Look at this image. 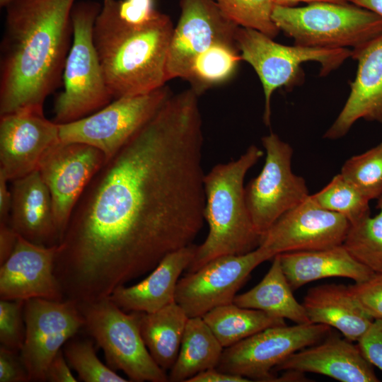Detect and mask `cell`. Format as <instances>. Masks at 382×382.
I'll return each instance as SVG.
<instances>
[{
  "label": "cell",
  "mask_w": 382,
  "mask_h": 382,
  "mask_svg": "<svg viewBox=\"0 0 382 382\" xmlns=\"http://www.w3.org/2000/svg\"><path fill=\"white\" fill-rule=\"evenodd\" d=\"M272 21L295 45L339 49L359 47L382 33V18L349 4L313 3L303 7L275 5Z\"/></svg>",
  "instance_id": "6"
},
{
  "label": "cell",
  "mask_w": 382,
  "mask_h": 382,
  "mask_svg": "<svg viewBox=\"0 0 382 382\" xmlns=\"http://www.w3.org/2000/svg\"><path fill=\"white\" fill-rule=\"evenodd\" d=\"M250 381L245 377L223 372L216 368L203 371L193 377L187 382H246Z\"/></svg>",
  "instance_id": "40"
},
{
  "label": "cell",
  "mask_w": 382,
  "mask_h": 382,
  "mask_svg": "<svg viewBox=\"0 0 382 382\" xmlns=\"http://www.w3.org/2000/svg\"><path fill=\"white\" fill-rule=\"evenodd\" d=\"M105 161L104 154L92 146L61 141L40 160L37 170L50 192L61 240L76 203Z\"/></svg>",
  "instance_id": "14"
},
{
  "label": "cell",
  "mask_w": 382,
  "mask_h": 382,
  "mask_svg": "<svg viewBox=\"0 0 382 382\" xmlns=\"http://www.w3.org/2000/svg\"><path fill=\"white\" fill-rule=\"evenodd\" d=\"M172 93L163 86L147 93L114 99L78 120L59 125V139L78 142L112 157L158 110Z\"/></svg>",
  "instance_id": "9"
},
{
  "label": "cell",
  "mask_w": 382,
  "mask_h": 382,
  "mask_svg": "<svg viewBox=\"0 0 382 382\" xmlns=\"http://www.w3.org/2000/svg\"><path fill=\"white\" fill-rule=\"evenodd\" d=\"M311 197L321 207L346 218L350 225L370 215V200L340 173Z\"/></svg>",
  "instance_id": "31"
},
{
  "label": "cell",
  "mask_w": 382,
  "mask_h": 382,
  "mask_svg": "<svg viewBox=\"0 0 382 382\" xmlns=\"http://www.w3.org/2000/svg\"><path fill=\"white\" fill-rule=\"evenodd\" d=\"M100 7L101 4L93 1H79L73 6V36L63 70L64 89L54 103L53 121L57 124L85 117L113 100L93 40Z\"/></svg>",
  "instance_id": "5"
},
{
  "label": "cell",
  "mask_w": 382,
  "mask_h": 382,
  "mask_svg": "<svg viewBox=\"0 0 382 382\" xmlns=\"http://www.w3.org/2000/svg\"><path fill=\"white\" fill-rule=\"evenodd\" d=\"M282 270L292 290L329 277L364 282L374 272L359 262L342 245L318 250L278 254Z\"/></svg>",
  "instance_id": "24"
},
{
  "label": "cell",
  "mask_w": 382,
  "mask_h": 382,
  "mask_svg": "<svg viewBox=\"0 0 382 382\" xmlns=\"http://www.w3.org/2000/svg\"><path fill=\"white\" fill-rule=\"evenodd\" d=\"M11 0H0V6L5 7Z\"/></svg>",
  "instance_id": "45"
},
{
  "label": "cell",
  "mask_w": 382,
  "mask_h": 382,
  "mask_svg": "<svg viewBox=\"0 0 382 382\" xmlns=\"http://www.w3.org/2000/svg\"><path fill=\"white\" fill-rule=\"evenodd\" d=\"M312 323L338 330L351 342H357L374 319L355 299L349 286L327 284L311 288L302 303Z\"/></svg>",
  "instance_id": "23"
},
{
  "label": "cell",
  "mask_w": 382,
  "mask_h": 382,
  "mask_svg": "<svg viewBox=\"0 0 382 382\" xmlns=\"http://www.w3.org/2000/svg\"><path fill=\"white\" fill-rule=\"evenodd\" d=\"M370 201L382 195V142L348 158L340 173Z\"/></svg>",
  "instance_id": "32"
},
{
  "label": "cell",
  "mask_w": 382,
  "mask_h": 382,
  "mask_svg": "<svg viewBox=\"0 0 382 382\" xmlns=\"http://www.w3.org/2000/svg\"><path fill=\"white\" fill-rule=\"evenodd\" d=\"M377 201L378 214L350 225L343 243L353 257L374 273L382 272V195Z\"/></svg>",
  "instance_id": "30"
},
{
  "label": "cell",
  "mask_w": 382,
  "mask_h": 382,
  "mask_svg": "<svg viewBox=\"0 0 382 382\" xmlns=\"http://www.w3.org/2000/svg\"><path fill=\"white\" fill-rule=\"evenodd\" d=\"M330 332L328 325L311 323L269 328L224 348L216 369L249 380L276 381L272 369Z\"/></svg>",
  "instance_id": "10"
},
{
  "label": "cell",
  "mask_w": 382,
  "mask_h": 382,
  "mask_svg": "<svg viewBox=\"0 0 382 382\" xmlns=\"http://www.w3.org/2000/svg\"><path fill=\"white\" fill-rule=\"evenodd\" d=\"M18 352L0 347V382L30 381Z\"/></svg>",
  "instance_id": "38"
},
{
  "label": "cell",
  "mask_w": 382,
  "mask_h": 382,
  "mask_svg": "<svg viewBox=\"0 0 382 382\" xmlns=\"http://www.w3.org/2000/svg\"><path fill=\"white\" fill-rule=\"evenodd\" d=\"M78 305L83 328L102 349L110 369L122 371L130 381H168L166 371L156 364L144 342L142 312L125 311L109 297Z\"/></svg>",
  "instance_id": "7"
},
{
  "label": "cell",
  "mask_w": 382,
  "mask_h": 382,
  "mask_svg": "<svg viewBox=\"0 0 382 382\" xmlns=\"http://www.w3.org/2000/svg\"><path fill=\"white\" fill-rule=\"evenodd\" d=\"M173 29L170 17L157 10L140 18L122 0H103L94 22L93 40L113 99L165 86Z\"/></svg>",
  "instance_id": "3"
},
{
  "label": "cell",
  "mask_w": 382,
  "mask_h": 382,
  "mask_svg": "<svg viewBox=\"0 0 382 382\" xmlns=\"http://www.w3.org/2000/svg\"><path fill=\"white\" fill-rule=\"evenodd\" d=\"M25 335L20 357L29 381H46L48 365L62 347L84 327L78 303L70 299L25 301Z\"/></svg>",
  "instance_id": "13"
},
{
  "label": "cell",
  "mask_w": 382,
  "mask_h": 382,
  "mask_svg": "<svg viewBox=\"0 0 382 382\" xmlns=\"http://www.w3.org/2000/svg\"><path fill=\"white\" fill-rule=\"evenodd\" d=\"M189 317L175 301L152 313H141L140 330L156 364L164 371L174 365Z\"/></svg>",
  "instance_id": "26"
},
{
  "label": "cell",
  "mask_w": 382,
  "mask_h": 382,
  "mask_svg": "<svg viewBox=\"0 0 382 382\" xmlns=\"http://www.w3.org/2000/svg\"><path fill=\"white\" fill-rule=\"evenodd\" d=\"M357 345L366 360L382 371V319L374 320Z\"/></svg>",
  "instance_id": "37"
},
{
  "label": "cell",
  "mask_w": 382,
  "mask_h": 382,
  "mask_svg": "<svg viewBox=\"0 0 382 382\" xmlns=\"http://www.w3.org/2000/svg\"><path fill=\"white\" fill-rule=\"evenodd\" d=\"M347 1L367 9L382 18V0H347Z\"/></svg>",
  "instance_id": "43"
},
{
  "label": "cell",
  "mask_w": 382,
  "mask_h": 382,
  "mask_svg": "<svg viewBox=\"0 0 382 382\" xmlns=\"http://www.w3.org/2000/svg\"><path fill=\"white\" fill-rule=\"evenodd\" d=\"M24 304L22 300L0 301L1 345L20 352L25 339Z\"/></svg>",
  "instance_id": "35"
},
{
  "label": "cell",
  "mask_w": 382,
  "mask_h": 382,
  "mask_svg": "<svg viewBox=\"0 0 382 382\" xmlns=\"http://www.w3.org/2000/svg\"><path fill=\"white\" fill-rule=\"evenodd\" d=\"M263 154L251 145L236 160L217 164L204 175V219L209 233L203 243L197 245L188 272L217 257L245 254L259 247L260 235L248 209L244 179Z\"/></svg>",
  "instance_id": "4"
},
{
  "label": "cell",
  "mask_w": 382,
  "mask_h": 382,
  "mask_svg": "<svg viewBox=\"0 0 382 382\" xmlns=\"http://www.w3.org/2000/svg\"><path fill=\"white\" fill-rule=\"evenodd\" d=\"M274 4L283 6H291L298 2L306 3H332L338 4H348L347 0H274Z\"/></svg>",
  "instance_id": "44"
},
{
  "label": "cell",
  "mask_w": 382,
  "mask_h": 382,
  "mask_svg": "<svg viewBox=\"0 0 382 382\" xmlns=\"http://www.w3.org/2000/svg\"><path fill=\"white\" fill-rule=\"evenodd\" d=\"M223 14L239 27L258 30L272 38L279 33L272 21L274 0H214Z\"/></svg>",
  "instance_id": "33"
},
{
  "label": "cell",
  "mask_w": 382,
  "mask_h": 382,
  "mask_svg": "<svg viewBox=\"0 0 382 382\" xmlns=\"http://www.w3.org/2000/svg\"><path fill=\"white\" fill-rule=\"evenodd\" d=\"M59 125L42 109L0 115V175L8 181L37 170L47 150L59 141Z\"/></svg>",
  "instance_id": "17"
},
{
  "label": "cell",
  "mask_w": 382,
  "mask_h": 382,
  "mask_svg": "<svg viewBox=\"0 0 382 382\" xmlns=\"http://www.w3.org/2000/svg\"><path fill=\"white\" fill-rule=\"evenodd\" d=\"M358 61L349 97L339 115L324 134L340 139L359 119L382 123V33L352 50Z\"/></svg>",
  "instance_id": "19"
},
{
  "label": "cell",
  "mask_w": 382,
  "mask_h": 382,
  "mask_svg": "<svg viewBox=\"0 0 382 382\" xmlns=\"http://www.w3.org/2000/svg\"><path fill=\"white\" fill-rule=\"evenodd\" d=\"M9 224L23 238L37 245H59L61 233L50 192L37 170L12 180Z\"/></svg>",
  "instance_id": "21"
},
{
  "label": "cell",
  "mask_w": 382,
  "mask_h": 382,
  "mask_svg": "<svg viewBox=\"0 0 382 382\" xmlns=\"http://www.w3.org/2000/svg\"><path fill=\"white\" fill-rule=\"evenodd\" d=\"M180 6L167 56L168 81L185 80L198 55L212 45L236 42L239 27L223 14L214 0H180Z\"/></svg>",
  "instance_id": "16"
},
{
  "label": "cell",
  "mask_w": 382,
  "mask_h": 382,
  "mask_svg": "<svg viewBox=\"0 0 382 382\" xmlns=\"http://www.w3.org/2000/svg\"><path fill=\"white\" fill-rule=\"evenodd\" d=\"M241 60L236 42L215 43L198 55L185 80L199 96L231 78Z\"/></svg>",
  "instance_id": "29"
},
{
  "label": "cell",
  "mask_w": 382,
  "mask_h": 382,
  "mask_svg": "<svg viewBox=\"0 0 382 382\" xmlns=\"http://www.w3.org/2000/svg\"><path fill=\"white\" fill-rule=\"evenodd\" d=\"M195 244L166 255L139 283L117 287L109 299L127 312H155L175 301L180 276L187 269L195 255Z\"/></svg>",
  "instance_id": "22"
},
{
  "label": "cell",
  "mask_w": 382,
  "mask_h": 382,
  "mask_svg": "<svg viewBox=\"0 0 382 382\" xmlns=\"http://www.w3.org/2000/svg\"><path fill=\"white\" fill-rule=\"evenodd\" d=\"M224 349L202 317L189 318L168 381L187 382L203 371L216 368Z\"/></svg>",
  "instance_id": "27"
},
{
  "label": "cell",
  "mask_w": 382,
  "mask_h": 382,
  "mask_svg": "<svg viewBox=\"0 0 382 382\" xmlns=\"http://www.w3.org/2000/svg\"><path fill=\"white\" fill-rule=\"evenodd\" d=\"M204 137L199 96L171 94L93 177L58 245L65 299L108 298L193 244L204 225Z\"/></svg>",
  "instance_id": "1"
},
{
  "label": "cell",
  "mask_w": 382,
  "mask_h": 382,
  "mask_svg": "<svg viewBox=\"0 0 382 382\" xmlns=\"http://www.w3.org/2000/svg\"><path fill=\"white\" fill-rule=\"evenodd\" d=\"M63 352L69 366L77 373L79 378L82 381H129L98 359L91 340L70 339L66 343Z\"/></svg>",
  "instance_id": "34"
},
{
  "label": "cell",
  "mask_w": 382,
  "mask_h": 382,
  "mask_svg": "<svg viewBox=\"0 0 382 382\" xmlns=\"http://www.w3.org/2000/svg\"><path fill=\"white\" fill-rule=\"evenodd\" d=\"M70 366L61 349L47 366L45 380L50 382H76L77 378L72 374Z\"/></svg>",
  "instance_id": "39"
},
{
  "label": "cell",
  "mask_w": 382,
  "mask_h": 382,
  "mask_svg": "<svg viewBox=\"0 0 382 382\" xmlns=\"http://www.w3.org/2000/svg\"><path fill=\"white\" fill-rule=\"evenodd\" d=\"M350 224L318 205L310 195L283 214L260 237L259 246L278 254L342 245Z\"/></svg>",
  "instance_id": "15"
},
{
  "label": "cell",
  "mask_w": 382,
  "mask_h": 382,
  "mask_svg": "<svg viewBox=\"0 0 382 382\" xmlns=\"http://www.w3.org/2000/svg\"><path fill=\"white\" fill-rule=\"evenodd\" d=\"M224 348L265 329L286 325L283 318L234 303L218 306L202 316Z\"/></svg>",
  "instance_id": "28"
},
{
  "label": "cell",
  "mask_w": 382,
  "mask_h": 382,
  "mask_svg": "<svg viewBox=\"0 0 382 382\" xmlns=\"http://www.w3.org/2000/svg\"><path fill=\"white\" fill-rule=\"evenodd\" d=\"M361 308L374 320L382 319V272L349 286Z\"/></svg>",
  "instance_id": "36"
},
{
  "label": "cell",
  "mask_w": 382,
  "mask_h": 382,
  "mask_svg": "<svg viewBox=\"0 0 382 382\" xmlns=\"http://www.w3.org/2000/svg\"><path fill=\"white\" fill-rule=\"evenodd\" d=\"M76 0H11L0 52V115L42 109L58 86L73 36Z\"/></svg>",
  "instance_id": "2"
},
{
  "label": "cell",
  "mask_w": 382,
  "mask_h": 382,
  "mask_svg": "<svg viewBox=\"0 0 382 382\" xmlns=\"http://www.w3.org/2000/svg\"><path fill=\"white\" fill-rule=\"evenodd\" d=\"M58 248V245H37L18 235L13 251L0 265V299H65L54 273Z\"/></svg>",
  "instance_id": "18"
},
{
  "label": "cell",
  "mask_w": 382,
  "mask_h": 382,
  "mask_svg": "<svg viewBox=\"0 0 382 382\" xmlns=\"http://www.w3.org/2000/svg\"><path fill=\"white\" fill-rule=\"evenodd\" d=\"M262 143L266 156L259 175L245 187L248 209L261 236L286 212L309 195L306 180L291 169L292 147L274 133Z\"/></svg>",
  "instance_id": "11"
},
{
  "label": "cell",
  "mask_w": 382,
  "mask_h": 382,
  "mask_svg": "<svg viewBox=\"0 0 382 382\" xmlns=\"http://www.w3.org/2000/svg\"><path fill=\"white\" fill-rule=\"evenodd\" d=\"M274 369L318 374L342 382L379 381L357 345L331 334L292 354Z\"/></svg>",
  "instance_id": "20"
},
{
  "label": "cell",
  "mask_w": 382,
  "mask_h": 382,
  "mask_svg": "<svg viewBox=\"0 0 382 382\" xmlns=\"http://www.w3.org/2000/svg\"><path fill=\"white\" fill-rule=\"evenodd\" d=\"M7 182L8 180L0 175V224L9 222L12 196Z\"/></svg>",
  "instance_id": "42"
},
{
  "label": "cell",
  "mask_w": 382,
  "mask_h": 382,
  "mask_svg": "<svg viewBox=\"0 0 382 382\" xmlns=\"http://www.w3.org/2000/svg\"><path fill=\"white\" fill-rule=\"evenodd\" d=\"M235 39L242 60L251 65L261 81L265 96L263 120L266 125L270 124L274 91L296 83L303 63L318 62L320 74L326 75L352 55V50L347 48L284 45L258 30L243 27L238 28Z\"/></svg>",
  "instance_id": "8"
},
{
  "label": "cell",
  "mask_w": 382,
  "mask_h": 382,
  "mask_svg": "<svg viewBox=\"0 0 382 382\" xmlns=\"http://www.w3.org/2000/svg\"><path fill=\"white\" fill-rule=\"evenodd\" d=\"M18 236L8 223L0 224V265L4 263L13 251Z\"/></svg>",
  "instance_id": "41"
},
{
  "label": "cell",
  "mask_w": 382,
  "mask_h": 382,
  "mask_svg": "<svg viewBox=\"0 0 382 382\" xmlns=\"http://www.w3.org/2000/svg\"><path fill=\"white\" fill-rule=\"evenodd\" d=\"M292 291L277 255L262 279L249 291L236 295L233 303L243 308L289 319L296 324L310 323L303 306L298 302Z\"/></svg>",
  "instance_id": "25"
},
{
  "label": "cell",
  "mask_w": 382,
  "mask_h": 382,
  "mask_svg": "<svg viewBox=\"0 0 382 382\" xmlns=\"http://www.w3.org/2000/svg\"><path fill=\"white\" fill-rule=\"evenodd\" d=\"M274 256L259 246L245 254L217 257L179 279L175 302L189 318L202 317L218 306L233 303L253 270Z\"/></svg>",
  "instance_id": "12"
}]
</instances>
